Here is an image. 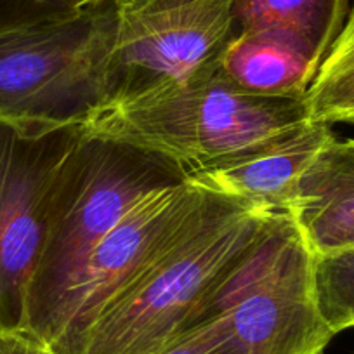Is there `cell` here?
<instances>
[{"instance_id": "1", "label": "cell", "mask_w": 354, "mask_h": 354, "mask_svg": "<svg viewBox=\"0 0 354 354\" xmlns=\"http://www.w3.org/2000/svg\"><path fill=\"white\" fill-rule=\"evenodd\" d=\"M210 193L176 240L110 299L77 354H160L193 328L207 295L254 247L271 217Z\"/></svg>"}, {"instance_id": "2", "label": "cell", "mask_w": 354, "mask_h": 354, "mask_svg": "<svg viewBox=\"0 0 354 354\" xmlns=\"http://www.w3.org/2000/svg\"><path fill=\"white\" fill-rule=\"evenodd\" d=\"M183 181L185 172L170 160L82 131L54 181L23 328L50 346L94 248L139 200Z\"/></svg>"}, {"instance_id": "3", "label": "cell", "mask_w": 354, "mask_h": 354, "mask_svg": "<svg viewBox=\"0 0 354 354\" xmlns=\"http://www.w3.org/2000/svg\"><path fill=\"white\" fill-rule=\"evenodd\" d=\"M308 124L306 97L254 96L216 68L108 104L82 131L156 153L188 177L268 148Z\"/></svg>"}, {"instance_id": "4", "label": "cell", "mask_w": 354, "mask_h": 354, "mask_svg": "<svg viewBox=\"0 0 354 354\" xmlns=\"http://www.w3.org/2000/svg\"><path fill=\"white\" fill-rule=\"evenodd\" d=\"M115 4L0 33V122L25 132L84 127L110 103Z\"/></svg>"}, {"instance_id": "5", "label": "cell", "mask_w": 354, "mask_h": 354, "mask_svg": "<svg viewBox=\"0 0 354 354\" xmlns=\"http://www.w3.org/2000/svg\"><path fill=\"white\" fill-rule=\"evenodd\" d=\"M219 322L243 354H322L335 337L319 313L315 254L295 221L264 233L200 306L193 326Z\"/></svg>"}, {"instance_id": "6", "label": "cell", "mask_w": 354, "mask_h": 354, "mask_svg": "<svg viewBox=\"0 0 354 354\" xmlns=\"http://www.w3.org/2000/svg\"><path fill=\"white\" fill-rule=\"evenodd\" d=\"M110 103L214 71L236 35L234 0H113Z\"/></svg>"}, {"instance_id": "7", "label": "cell", "mask_w": 354, "mask_h": 354, "mask_svg": "<svg viewBox=\"0 0 354 354\" xmlns=\"http://www.w3.org/2000/svg\"><path fill=\"white\" fill-rule=\"evenodd\" d=\"M82 127L25 132L0 122V333L25 325L54 181Z\"/></svg>"}, {"instance_id": "8", "label": "cell", "mask_w": 354, "mask_h": 354, "mask_svg": "<svg viewBox=\"0 0 354 354\" xmlns=\"http://www.w3.org/2000/svg\"><path fill=\"white\" fill-rule=\"evenodd\" d=\"M207 196L209 192L183 181L149 193L122 217L94 248L68 297L50 344L57 354H77L101 309L176 240Z\"/></svg>"}, {"instance_id": "9", "label": "cell", "mask_w": 354, "mask_h": 354, "mask_svg": "<svg viewBox=\"0 0 354 354\" xmlns=\"http://www.w3.org/2000/svg\"><path fill=\"white\" fill-rule=\"evenodd\" d=\"M335 139L326 124H311L264 149L186 177L195 188L240 200L254 209L290 216L295 189L306 167Z\"/></svg>"}, {"instance_id": "10", "label": "cell", "mask_w": 354, "mask_h": 354, "mask_svg": "<svg viewBox=\"0 0 354 354\" xmlns=\"http://www.w3.org/2000/svg\"><path fill=\"white\" fill-rule=\"evenodd\" d=\"M290 217L315 255L354 247V139L319 149L299 179Z\"/></svg>"}, {"instance_id": "11", "label": "cell", "mask_w": 354, "mask_h": 354, "mask_svg": "<svg viewBox=\"0 0 354 354\" xmlns=\"http://www.w3.org/2000/svg\"><path fill=\"white\" fill-rule=\"evenodd\" d=\"M349 0H234L236 33H261L322 64L342 30Z\"/></svg>"}, {"instance_id": "12", "label": "cell", "mask_w": 354, "mask_h": 354, "mask_svg": "<svg viewBox=\"0 0 354 354\" xmlns=\"http://www.w3.org/2000/svg\"><path fill=\"white\" fill-rule=\"evenodd\" d=\"M319 64L294 47L261 33H236L221 56L219 73L261 97H306Z\"/></svg>"}, {"instance_id": "13", "label": "cell", "mask_w": 354, "mask_h": 354, "mask_svg": "<svg viewBox=\"0 0 354 354\" xmlns=\"http://www.w3.org/2000/svg\"><path fill=\"white\" fill-rule=\"evenodd\" d=\"M316 124H354V8L306 93Z\"/></svg>"}, {"instance_id": "14", "label": "cell", "mask_w": 354, "mask_h": 354, "mask_svg": "<svg viewBox=\"0 0 354 354\" xmlns=\"http://www.w3.org/2000/svg\"><path fill=\"white\" fill-rule=\"evenodd\" d=\"M319 313L333 333L354 326V247L315 255Z\"/></svg>"}, {"instance_id": "15", "label": "cell", "mask_w": 354, "mask_h": 354, "mask_svg": "<svg viewBox=\"0 0 354 354\" xmlns=\"http://www.w3.org/2000/svg\"><path fill=\"white\" fill-rule=\"evenodd\" d=\"M160 354H243V351L219 322H207L189 328Z\"/></svg>"}, {"instance_id": "16", "label": "cell", "mask_w": 354, "mask_h": 354, "mask_svg": "<svg viewBox=\"0 0 354 354\" xmlns=\"http://www.w3.org/2000/svg\"><path fill=\"white\" fill-rule=\"evenodd\" d=\"M75 11L73 0H0V33Z\"/></svg>"}, {"instance_id": "17", "label": "cell", "mask_w": 354, "mask_h": 354, "mask_svg": "<svg viewBox=\"0 0 354 354\" xmlns=\"http://www.w3.org/2000/svg\"><path fill=\"white\" fill-rule=\"evenodd\" d=\"M0 354H57L49 344L26 328L0 333Z\"/></svg>"}, {"instance_id": "18", "label": "cell", "mask_w": 354, "mask_h": 354, "mask_svg": "<svg viewBox=\"0 0 354 354\" xmlns=\"http://www.w3.org/2000/svg\"><path fill=\"white\" fill-rule=\"evenodd\" d=\"M108 2H113V0H73V6L77 11H82V9L97 8V6L108 4Z\"/></svg>"}]
</instances>
